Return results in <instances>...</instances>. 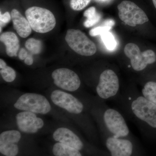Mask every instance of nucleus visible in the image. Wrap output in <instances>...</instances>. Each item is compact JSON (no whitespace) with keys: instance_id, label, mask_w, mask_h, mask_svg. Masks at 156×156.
Masks as SVG:
<instances>
[{"instance_id":"obj_27","label":"nucleus","mask_w":156,"mask_h":156,"mask_svg":"<svg viewBox=\"0 0 156 156\" xmlns=\"http://www.w3.org/2000/svg\"><path fill=\"white\" fill-rule=\"evenodd\" d=\"M24 62L27 65L30 66L32 65L34 62V59L32 56L31 55H28L27 58L24 59Z\"/></svg>"},{"instance_id":"obj_4","label":"nucleus","mask_w":156,"mask_h":156,"mask_svg":"<svg viewBox=\"0 0 156 156\" xmlns=\"http://www.w3.org/2000/svg\"><path fill=\"white\" fill-rule=\"evenodd\" d=\"M118 9L120 19L130 26L141 25L148 21L144 11L131 1H123L118 5Z\"/></svg>"},{"instance_id":"obj_1","label":"nucleus","mask_w":156,"mask_h":156,"mask_svg":"<svg viewBox=\"0 0 156 156\" xmlns=\"http://www.w3.org/2000/svg\"><path fill=\"white\" fill-rule=\"evenodd\" d=\"M32 29L39 33H46L52 30L56 24L54 14L48 9L38 7H32L25 12Z\"/></svg>"},{"instance_id":"obj_28","label":"nucleus","mask_w":156,"mask_h":156,"mask_svg":"<svg viewBox=\"0 0 156 156\" xmlns=\"http://www.w3.org/2000/svg\"><path fill=\"white\" fill-rule=\"evenodd\" d=\"M7 66L5 62L4 61L3 59L1 58L0 59V68L2 69L3 68L6 67Z\"/></svg>"},{"instance_id":"obj_6","label":"nucleus","mask_w":156,"mask_h":156,"mask_svg":"<svg viewBox=\"0 0 156 156\" xmlns=\"http://www.w3.org/2000/svg\"><path fill=\"white\" fill-rule=\"evenodd\" d=\"M131 109L140 119L156 128V105L145 98L140 96L132 102Z\"/></svg>"},{"instance_id":"obj_13","label":"nucleus","mask_w":156,"mask_h":156,"mask_svg":"<svg viewBox=\"0 0 156 156\" xmlns=\"http://www.w3.org/2000/svg\"><path fill=\"white\" fill-rule=\"evenodd\" d=\"M106 146L112 156H131L133 151V145L130 140L115 136L108 138Z\"/></svg>"},{"instance_id":"obj_18","label":"nucleus","mask_w":156,"mask_h":156,"mask_svg":"<svg viewBox=\"0 0 156 156\" xmlns=\"http://www.w3.org/2000/svg\"><path fill=\"white\" fill-rule=\"evenodd\" d=\"M84 17L87 19L84 23V26L87 28L92 27L101 19V15L96 11L95 7H92L87 9L84 13Z\"/></svg>"},{"instance_id":"obj_20","label":"nucleus","mask_w":156,"mask_h":156,"mask_svg":"<svg viewBox=\"0 0 156 156\" xmlns=\"http://www.w3.org/2000/svg\"><path fill=\"white\" fill-rule=\"evenodd\" d=\"M25 46L32 54H38L41 51L42 43L40 40L33 38L28 39L25 44Z\"/></svg>"},{"instance_id":"obj_21","label":"nucleus","mask_w":156,"mask_h":156,"mask_svg":"<svg viewBox=\"0 0 156 156\" xmlns=\"http://www.w3.org/2000/svg\"><path fill=\"white\" fill-rule=\"evenodd\" d=\"M101 36L104 44L108 50H114L116 47L117 42L115 37L109 31L102 34Z\"/></svg>"},{"instance_id":"obj_5","label":"nucleus","mask_w":156,"mask_h":156,"mask_svg":"<svg viewBox=\"0 0 156 156\" xmlns=\"http://www.w3.org/2000/svg\"><path fill=\"white\" fill-rule=\"evenodd\" d=\"M124 52L131 60V66L136 71L143 70L148 65L156 61V55L154 51L148 50L141 52L139 47L133 43L127 44L124 48Z\"/></svg>"},{"instance_id":"obj_7","label":"nucleus","mask_w":156,"mask_h":156,"mask_svg":"<svg viewBox=\"0 0 156 156\" xmlns=\"http://www.w3.org/2000/svg\"><path fill=\"white\" fill-rule=\"evenodd\" d=\"M119 89V81L116 74L111 69L101 73L96 92L99 97L107 99L116 95Z\"/></svg>"},{"instance_id":"obj_16","label":"nucleus","mask_w":156,"mask_h":156,"mask_svg":"<svg viewBox=\"0 0 156 156\" xmlns=\"http://www.w3.org/2000/svg\"><path fill=\"white\" fill-rule=\"evenodd\" d=\"M0 40L6 46V53L8 56L11 57L17 56L20 48L19 41L14 33H3L0 36Z\"/></svg>"},{"instance_id":"obj_23","label":"nucleus","mask_w":156,"mask_h":156,"mask_svg":"<svg viewBox=\"0 0 156 156\" xmlns=\"http://www.w3.org/2000/svg\"><path fill=\"white\" fill-rule=\"evenodd\" d=\"M90 1L91 0H71L70 5L75 11H80L87 7Z\"/></svg>"},{"instance_id":"obj_22","label":"nucleus","mask_w":156,"mask_h":156,"mask_svg":"<svg viewBox=\"0 0 156 156\" xmlns=\"http://www.w3.org/2000/svg\"><path fill=\"white\" fill-rule=\"evenodd\" d=\"M0 73L3 80L8 83L13 82L16 77L15 71L12 68L7 66L6 67L1 69Z\"/></svg>"},{"instance_id":"obj_30","label":"nucleus","mask_w":156,"mask_h":156,"mask_svg":"<svg viewBox=\"0 0 156 156\" xmlns=\"http://www.w3.org/2000/svg\"><path fill=\"white\" fill-rule=\"evenodd\" d=\"M101 1H105V0H101Z\"/></svg>"},{"instance_id":"obj_25","label":"nucleus","mask_w":156,"mask_h":156,"mask_svg":"<svg viewBox=\"0 0 156 156\" xmlns=\"http://www.w3.org/2000/svg\"><path fill=\"white\" fill-rule=\"evenodd\" d=\"M11 15L9 12H6L4 14H1L0 15V20H1V25L7 24L9 23L11 20Z\"/></svg>"},{"instance_id":"obj_3","label":"nucleus","mask_w":156,"mask_h":156,"mask_svg":"<svg viewBox=\"0 0 156 156\" xmlns=\"http://www.w3.org/2000/svg\"><path fill=\"white\" fill-rule=\"evenodd\" d=\"M65 40L70 48L82 56H92L97 51L95 43L79 30H68Z\"/></svg>"},{"instance_id":"obj_19","label":"nucleus","mask_w":156,"mask_h":156,"mask_svg":"<svg viewBox=\"0 0 156 156\" xmlns=\"http://www.w3.org/2000/svg\"><path fill=\"white\" fill-rule=\"evenodd\" d=\"M144 97L156 105V83L150 81L144 85L142 90Z\"/></svg>"},{"instance_id":"obj_24","label":"nucleus","mask_w":156,"mask_h":156,"mask_svg":"<svg viewBox=\"0 0 156 156\" xmlns=\"http://www.w3.org/2000/svg\"><path fill=\"white\" fill-rule=\"evenodd\" d=\"M112 28V27L102 24V26L97 27L95 28L91 29L89 31V34L90 36L92 37L101 36L105 33L109 31Z\"/></svg>"},{"instance_id":"obj_29","label":"nucleus","mask_w":156,"mask_h":156,"mask_svg":"<svg viewBox=\"0 0 156 156\" xmlns=\"http://www.w3.org/2000/svg\"><path fill=\"white\" fill-rule=\"evenodd\" d=\"M153 2L154 6L156 9V0H152Z\"/></svg>"},{"instance_id":"obj_8","label":"nucleus","mask_w":156,"mask_h":156,"mask_svg":"<svg viewBox=\"0 0 156 156\" xmlns=\"http://www.w3.org/2000/svg\"><path fill=\"white\" fill-rule=\"evenodd\" d=\"M54 83L57 87L69 92L76 91L81 85L79 76L72 70L67 68L56 69L52 74Z\"/></svg>"},{"instance_id":"obj_10","label":"nucleus","mask_w":156,"mask_h":156,"mask_svg":"<svg viewBox=\"0 0 156 156\" xmlns=\"http://www.w3.org/2000/svg\"><path fill=\"white\" fill-rule=\"evenodd\" d=\"M51 99L54 104L75 114L83 112V105L78 99L71 94L56 90L51 93Z\"/></svg>"},{"instance_id":"obj_14","label":"nucleus","mask_w":156,"mask_h":156,"mask_svg":"<svg viewBox=\"0 0 156 156\" xmlns=\"http://www.w3.org/2000/svg\"><path fill=\"white\" fill-rule=\"evenodd\" d=\"M53 139L78 150L83 147V142L72 131L65 128H58L53 134Z\"/></svg>"},{"instance_id":"obj_2","label":"nucleus","mask_w":156,"mask_h":156,"mask_svg":"<svg viewBox=\"0 0 156 156\" xmlns=\"http://www.w3.org/2000/svg\"><path fill=\"white\" fill-rule=\"evenodd\" d=\"M14 106L20 110L41 114H46L51 109L48 99L44 95L36 93H27L21 95Z\"/></svg>"},{"instance_id":"obj_15","label":"nucleus","mask_w":156,"mask_h":156,"mask_svg":"<svg viewBox=\"0 0 156 156\" xmlns=\"http://www.w3.org/2000/svg\"><path fill=\"white\" fill-rule=\"evenodd\" d=\"M11 16L14 29L20 36L25 38L30 36L32 28L27 19L15 9L11 11Z\"/></svg>"},{"instance_id":"obj_17","label":"nucleus","mask_w":156,"mask_h":156,"mask_svg":"<svg viewBox=\"0 0 156 156\" xmlns=\"http://www.w3.org/2000/svg\"><path fill=\"white\" fill-rule=\"evenodd\" d=\"M53 154L56 156H81L79 150L62 143H57L53 146Z\"/></svg>"},{"instance_id":"obj_12","label":"nucleus","mask_w":156,"mask_h":156,"mask_svg":"<svg viewBox=\"0 0 156 156\" xmlns=\"http://www.w3.org/2000/svg\"><path fill=\"white\" fill-rule=\"evenodd\" d=\"M21 134L16 130L4 131L0 134V152L6 156H15L18 153L17 143Z\"/></svg>"},{"instance_id":"obj_26","label":"nucleus","mask_w":156,"mask_h":156,"mask_svg":"<svg viewBox=\"0 0 156 156\" xmlns=\"http://www.w3.org/2000/svg\"><path fill=\"white\" fill-rule=\"evenodd\" d=\"M28 56V53L24 48H21L20 50L19 58L20 60H24Z\"/></svg>"},{"instance_id":"obj_9","label":"nucleus","mask_w":156,"mask_h":156,"mask_svg":"<svg viewBox=\"0 0 156 156\" xmlns=\"http://www.w3.org/2000/svg\"><path fill=\"white\" fill-rule=\"evenodd\" d=\"M104 120L107 128L114 136L117 137L128 136L129 130L122 115L113 109L107 110L104 115Z\"/></svg>"},{"instance_id":"obj_11","label":"nucleus","mask_w":156,"mask_h":156,"mask_svg":"<svg viewBox=\"0 0 156 156\" xmlns=\"http://www.w3.org/2000/svg\"><path fill=\"white\" fill-rule=\"evenodd\" d=\"M16 118L18 129L23 133H37L44 126L43 120L37 117L35 113L32 112H21L17 114Z\"/></svg>"}]
</instances>
